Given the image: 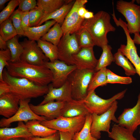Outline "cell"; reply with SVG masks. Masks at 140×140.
<instances>
[{"instance_id":"obj_1","label":"cell","mask_w":140,"mask_h":140,"mask_svg":"<svg viewBox=\"0 0 140 140\" xmlns=\"http://www.w3.org/2000/svg\"><path fill=\"white\" fill-rule=\"evenodd\" d=\"M6 69L12 76L26 79L40 86H47L53 79L52 73L45 66L31 64L21 61L9 62Z\"/></svg>"},{"instance_id":"obj_2","label":"cell","mask_w":140,"mask_h":140,"mask_svg":"<svg viewBox=\"0 0 140 140\" xmlns=\"http://www.w3.org/2000/svg\"><path fill=\"white\" fill-rule=\"evenodd\" d=\"M111 17L108 12L103 11H98L90 19H85L82 26L85 28L91 35L95 46L102 48L108 44V33L114 32L115 27L110 23Z\"/></svg>"},{"instance_id":"obj_3","label":"cell","mask_w":140,"mask_h":140,"mask_svg":"<svg viewBox=\"0 0 140 140\" xmlns=\"http://www.w3.org/2000/svg\"><path fill=\"white\" fill-rule=\"evenodd\" d=\"M2 77L9 85L10 92L20 100L37 98L47 94L48 91V86L38 85L26 79L12 76L6 68L3 70Z\"/></svg>"},{"instance_id":"obj_4","label":"cell","mask_w":140,"mask_h":140,"mask_svg":"<svg viewBox=\"0 0 140 140\" xmlns=\"http://www.w3.org/2000/svg\"><path fill=\"white\" fill-rule=\"evenodd\" d=\"M95 70L76 69L69 75L67 81L71 87L72 99L83 101L88 93V88Z\"/></svg>"},{"instance_id":"obj_5","label":"cell","mask_w":140,"mask_h":140,"mask_svg":"<svg viewBox=\"0 0 140 140\" xmlns=\"http://www.w3.org/2000/svg\"><path fill=\"white\" fill-rule=\"evenodd\" d=\"M86 116L74 117L60 116L51 120L41 121L42 125L59 131L74 134L80 131L85 123Z\"/></svg>"},{"instance_id":"obj_6","label":"cell","mask_w":140,"mask_h":140,"mask_svg":"<svg viewBox=\"0 0 140 140\" xmlns=\"http://www.w3.org/2000/svg\"><path fill=\"white\" fill-rule=\"evenodd\" d=\"M117 10L125 17L127 27L130 34L140 32V6L133 1L128 2L122 0L117 2Z\"/></svg>"},{"instance_id":"obj_7","label":"cell","mask_w":140,"mask_h":140,"mask_svg":"<svg viewBox=\"0 0 140 140\" xmlns=\"http://www.w3.org/2000/svg\"><path fill=\"white\" fill-rule=\"evenodd\" d=\"M127 89L115 94L109 99H103L97 95L93 90L88 92V94L83 101L89 113L100 115L108 110L113 102L117 100H120L124 96Z\"/></svg>"},{"instance_id":"obj_8","label":"cell","mask_w":140,"mask_h":140,"mask_svg":"<svg viewBox=\"0 0 140 140\" xmlns=\"http://www.w3.org/2000/svg\"><path fill=\"white\" fill-rule=\"evenodd\" d=\"M117 103V100L114 101L110 108L101 115L92 114L91 132L93 137L98 139L101 137V131L109 133L110 132L109 129L111 121L118 124L117 119L115 116L118 107Z\"/></svg>"},{"instance_id":"obj_9","label":"cell","mask_w":140,"mask_h":140,"mask_svg":"<svg viewBox=\"0 0 140 140\" xmlns=\"http://www.w3.org/2000/svg\"><path fill=\"white\" fill-rule=\"evenodd\" d=\"M57 47L58 59L68 65H74L72 55L80 49L75 33L63 34Z\"/></svg>"},{"instance_id":"obj_10","label":"cell","mask_w":140,"mask_h":140,"mask_svg":"<svg viewBox=\"0 0 140 140\" xmlns=\"http://www.w3.org/2000/svg\"><path fill=\"white\" fill-rule=\"evenodd\" d=\"M23 50L20 57V60L31 64L44 66L49 59L38 46L37 43L27 38L20 42Z\"/></svg>"},{"instance_id":"obj_11","label":"cell","mask_w":140,"mask_h":140,"mask_svg":"<svg viewBox=\"0 0 140 140\" xmlns=\"http://www.w3.org/2000/svg\"><path fill=\"white\" fill-rule=\"evenodd\" d=\"M30 99H20L19 101V108L17 112L9 118H1L0 121V127L1 128L7 127L11 123L17 121H24L26 123L33 120L41 121L48 120L45 117L37 115L32 110L29 104Z\"/></svg>"},{"instance_id":"obj_12","label":"cell","mask_w":140,"mask_h":140,"mask_svg":"<svg viewBox=\"0 0 140 140\" xmlns=\"http://www.w3.org/2000/svg\"><path fill=\"white\" fill-rule=\"evenodd\" d=\"M44 66L49 69L52 73L53 79L51 84L55 88L63 85L67 81L69 74L77 68L75 65H69L58 59L47 62Z\"/></svg>"},{"instance_id":"obj_13","label":"cell","mask_w":140,"mask_h":140,"mask_svg":"<svg viewBox=\"0 0 140 140\" xmlns=\"http://www.w3.org/2000/svg\"><path fill=\"white\" fill-rule=\"evenodd\" d=\"M88 1L87 0H76L75 1L61 25L63 34L75 33L81 27L85 19L80 17L78 10L81 7L85 6Z\"/></svg>"},{"instance_id":"obj_14","label":"cell","mask_w":140,"mask_h":140,"mask_svg":"<svg viewBox=\"0 0 140 140\" xmlns=\"http://www.w3.org/2000/svg\"><path fill=\"white\" fill-rule=\"evenodd\" d=\"M117 124L134 133L140 125V93L136 105L125 109L117 118Z\"/></svg>"},{"instance_id":"obj_15","label":"cell","mask_w":140,"mask_h":140,"mask_svg":"<svg viewBox=\"0 0 140 140\" xmlns=\"http://www.w3.org/2000/svg\"><path fill=\"white\" fill-rule=\"evenodd\" d=\"M65 102L51 101L43 105H35L29 104L30 108L36 114L46 117L48 120L61 116Z\"/></svg>"},{"instance_id":"obj_16","label":"cell","mask_w":140,"mask_h":140,"mask_svg":"<svg viewBox=\"0 0 140 140\" xmlns=\"http://www.w3.org/2000/svg\"><path fill=\"white\" fill-rule=\"evenodd\" d=\"M93 47L81 48L78 53L72 55L77 69L95 70L98 60L95 56Z\"/></svg>"},{"instance_id":"obj_17","label":"cell","mask_w":140,"mask_h":140,"mask_svg":"<svg viewBox=\"0 0 140 140\" xmlns=\"http://www.w3.org/2000/svg\"><path fill=\"white\" fill-rule=\"evenodd\" d=\"M48 86V92L39 105L44 104L54 100L65 102L73 100L71 96V85L67 81L62 86L58 88L53 87L51 84Z\"/></svg>"},{"instance_id":"obj_18","label":"cell","mask_w":140,"mask_h":140,"mask_svg":"<svg viewBox=\"0 0 140 140\" xmlns=\"http://www.w3.org/2000/svg\"><path fill=\"white\" fill-rule=\"evenodd\" d=\"M20 100L10 92L0 96V115L7 118L13 116L19 109Z\"/></svg>"},{"instance_id":"obj_19","label":"cell","mask_w":140,"mask_h":140,"mask_svg":"<svg viewBox=\"0 0 140 140\" xmlns=\"http://www.w3.org/2000/svg\"><path fill=\"white\" fill-rule=\"evenodd\" d=\"M17 127L13 128L7 127L0 129V140L11 138H29L33 136L22 121L18 122Z\"/></svg>"},{"instance_id":"obj_20","label":"cell","mask_w":140,"mask_h":140,"mask_svg":"<svg viewBox=\"0 0 140 140\" xmlns=\"http://www.w3.org/2000/svg\"><path fill=\"white\" fill-rule=\"evenodd\" d=\"M90 113L87 109L83 101L73 100L65 102L61 116L65 117H74L80 116H86Z\"/></svg>"},{"instance_id":"obj_21","label":"cell","mask_w":140,"mask_h":140,"mask_svg":"<svg viewBox=\"0 0 140 140\" xmlns=\"http://www.w3.org/2000/svg\"><path fill=\"white\" fill-rule=\"evenodd\" d=\"M119 49L135 67L136 73L140 78V57L138 54L137 48L133 40L128 39L126 45H121Z\"/></svg>"},{"instance_id":"obj_22","label":"cell","mask_w":140,"mask_h":140,"mask_svg":"<svg viewBox=\"0 0 140 140\" xmlns=\"http://www.w3.org/2000/svg\"><path fill=\"white\" fill-rule=\"evenodd\" d=\"M74 2V1L72 0L55 11L45 15L37 26H40L44 23L51 20H54L61 26L66 16L72 8Z\"/></svg>"},{"instance_id":"obj_23","label":"cell","mask_w":140,"mask_h":140,"mask_svg":"<svg viewBox=\"0 0 140 140\" xmlns=\"http://www.w3.org/2000/svg\"><path fill=\"white\" fill-rule=\"evenodd\" d=\"M56 22L51 20L45 22L44 24L38 26L29 27L24 31L23 36L28 39L37 41L45 35Z\"/></svg>"},{"instance_id":"obj_24","label":"cell","mask_w":140,"mask_h":140,"mask_svg":"<svg viewBox=\"0 0 140 140\" xmlns=\"http://www.w3.org/2000/svg\"><path fill=\"white\" fill-rule=\"evenodd\" d=\"M40 122L38 120H33L25 123L29 131L33 136L46 137L53 134L57 131L42 125Z\"/></svg>"},{"instance_id":"obj_25","label":"cell","mask_w":140,"mask_h":140,"mask_svg":"<svg viewBox=\"0 0 140 140\" xmlns=\"http://www.w3.org/2000/svg\"><path fill=\"white\" fill-rule=\"evenodd\" d=\"M133 133L129 130L114 124L111 130L108 133L109 137L114 140H137L134 137Z\"/></svg>"},{"instance_id":"obj_26","label":"cell","mask_w":140,"mask_h":140,"mask_svg":"<svg viewBox=\"0 0 140 140\" xmlns=\"http://www.w3.org/2000/svg\"><path fill=\"white\" fill-rule=\"evenodd\" d=\"M72 0H37V6L43 10L45 15L59 9Z\"/></svg>"},{"instance_id":"obj_27","label":"cell","mask_w":140,"mask_h":140,"mask_svg":"<svg viewBox=\"0 0 140 140\" xmlns=\"http://www.w3.org/2000/svg\"><path fill=\"white\" fill-rule=\"evenodd\" d=\"M92 122V114L89 113L86 116L84 124L78 132L74 134L73 140H98L93 137L91 132V127Z\"/></svg>"},{"instance_id":"obj_28","label":"cell","mask_w":140,"mask_h":140,"mask_svg":"<svg viewBox=\"0 0 140 140\" xmlns=\"http://www.w3.org/2000/svg\"><path fill=\"white\" fill-rule=\"evenodd\" d=\"M114 56L116 64L124 69L126 75L129 76L134 75L136 73L133 65L128 59L122 53L119 48Z\"/></svg>"},{"instance_id":"obj_29","label":"cell","mask_w":140,"mask_h":140,"mask_svg":"<svg viewBox=\"0 0 140 140\" xmlns=\"http://www.w3.org/2000/svg\"><path fill=\"white\" fill-rule=\"evenodd\" d=\"M63 34L61 26L56 22L40 39L50 42L57 46Z\"/></svg>"},{"instance_id":"obj_30","label":"cell","mask_w":140,"mask_h":140,"mask_svg":"<svg viewBox=\"0 0 140 140\" xmlns=\"http://www.w3.org/2000/svg\"><path fill=\"white\" fill-rule=\"evenodd\" d=\"M7 48L10 50L11 58L10 62H14L20 61V57L23 52V47L19 42L16 36L6 41Z\"/></svg>"},{"instance_id":"obj_31","label":"cell","mask_w":140,"mask_h":140,"mask_svg":"<svg viewBox=\"0 0 140 140\" xmlns=\"http://www.w3.org/2000/svg\"><path fill=\"white\" fill-rule=\"evenodd\" d=\"M39 47L50 61L58 59V51L57 46L50 42L39 39L37 41Z\"/></svg>"},{"instance_id":"obj_32","label":"cell","mask_w":140,"mask_h":140,"mask_svg":"<svg viewBox=\"0 0 140 140\" xmlns=\"http://www.w3.org/2000/svg\"><path fill=\"white\" fill-rule=\"evenodd\" d=\"M106 68L96 72L93 74L89 84L88 92L95 89L99 86L106 85L107 83Z\"/></svg>"},{"instance_id":"obj_33","label":"cell","mask_w":140,"mask_h":140,"mask_svg":"<svg viewBox=\"0 0 140 140\" xmlns=\"http://www.w3.org/2000/svg\"><path fill=\"white\" fill-rule=\"evenodd\" d=\"M102 52L98 60L95 68V72L110 65L112 62H115L114 55L111 52L112 48L108 44L104 46L102 48Z\"/></svg>"},{"instance_id":"obj_34","label":"cell","mask_w":140,"mask_h":140,"mask_svg":"<svg viewBox=\"0 0 140 140\" xmlns=\"http://www.w3.org/2000/svg\"><path fill=\"white\" fill-rule=\"evenodd\" d=\"M80 48L94 47L93 40L87 30L82 26L75 33Z\"/></svg>"},{"instance_id":"obj_35","label":"cell","mask_w":140,"mask_h":140,"mask_svg":"<svg viewBox=\"0 0 140 140\" xmlns=\"http://www.w3.org/2000/svg\"><path fill=\"white\" fill-rule=\"evenodd\" d=\"M0 24V36L6 41L17 35V31L10 18Z\"/></svg>"},{"instance_id":"obj_36","label":"cell","mask_w":140,"mask_h":140,"mask_svg":"<svg viewBox=\"0 0 140 140\" xmlns=\"http://www.w3.org/2000/svg\"><path fill=\"white\" fill-rule=\"evenodd\" d=\"M107 83L127 85L130 84L132 82L131 78L117 75L108 69H107Z\"/></svg>"},{"instance_id":"obj_37","label":"cell","mask_w":140,"mask_h":140,"mask_svg":"<svg viewBox=\"0 0 140 140\" xmlns=\"http://www.w3.org/2000/svg\"><path fill=\"white\" fill-rule=\"evenodd\" d=\"M30 27L37 26L45 15L44 12L36 6L29 11Z\"/></svg>"},{"instance_id":"obj_38","label":"cell","mask_w":140,"mask_h":140,"mask_svg":"<svg viewBox=\"0 0 140 140\" xmlns=\"http://www.w3.org/2000/svg\"><path fill=\"white\" fill-rule=\"evenodd\" d=\"M20 0L10 1L6 6L0 13V24L9 18L15 8L19 5Z\"/></svg>"},{"instance_id":"obj_39","label":"cell","mask_w":140,"mask_h":140,"mask_svg":"<svg viewBox=\"0 0 140 140\" xmlns=\"http://www.w3.org/2000/svg\"><path fill=\"white\" fill-rule=\"evenodd\" d=\"M22 12L18 8L14 11L9 18L17 31V35L20 36H23L24 32L22 27L21 17Z\"/></svg>"},{"instance_id":"obj_40","label":"cell","mask_w":140,"mask_h":140,"mask_svg":"<svg viewBox=\"0 0 140 140\" xmlns=\"http://www.w3.org/2000/svg\"><path fill=\"white\" fill-rule=\"evenodd\" d=\"M11 55L10 50L8 48L5 50L0 51V81L3 82L2 73L4 68L8 65L10 61Z\"/></svg>"},{"instance_id":"obj_41","label":"cell","mask_w":140,"mask_h":140,"mask_svg":"<svg viewBox=\"0 0 140 140\" xmlns=\"http://www.w3.org/2000/svg\"><path fill=\"white\" fill-rule=\"evenodd\" d=\"M18 8L23 12L29 11L37 6L36 0H20Z\"/></svg>"},{"instance_id":"obj_42","label":"cell","mask_w":140,"mask_h":140,"mask_svg":"<svg viewBox=\"0 0 140 140\" xmlns=\"http://www.w3.org/2000/svg\"><path fill=\"white\" fill-rule=\"evenodd\" d=\"M22 27L24 31L30 27L29 11L23 12L21 17Z\"/></svg>"},{"instance_id":"obj_43","label":"cell","mask_w":140,"mask_h":140,"mask_svg":"<svg viewBox=\"0 0 140 140\" xmlns=\"http://www.w3.org/2000/svg\"><path fill=\"white\" fill-rule=\"evenodd\" d=\"M29 139L30 140H60V135L59 131H57L53 134L46 137L42 138L33 136Z\"/></svg>"},{"instance_id":"obj_44","label":"cell","mask_w":140,"mask_h":140,"mask_svg":"<svg viewBox=\"0 0 140 140\" xmlns=\"http://www.w3.org/2000/svg\"><path fill=\"white\" fill-rule=\"evenodd\" d=\"M10 93L8 85L4 81L0 82V96Z\"/></svg>"},{"instance_id":"obj_45","label":"cell","mask_w":140,"mask_h":140,"mask_svg":"<svg viewBox=\"0 0 140 140\" xmlns=\"http://www.w3.org/2000/svg\"><path fill=\"white\" fill-rule=\"evenodd\" d=\"M60 135V140H73L74 134L67 132L59 131Z\"/></svg>"},{"instance_id":"obj_46","label":"cell","mask_w":140,"mask_h":140,"mask_svg":"<svg viewBox=\"0 0 140 140\" xmlns=\"http://www.w3.org/2000/svg\"><path fill=\"white\" fill-rule=\"evenodd\" d=\"M88 10L86 9L84 6L80 8L78 11V14L80 17L81 18L84 19V15Z\"/></svg>"},{"instance_id":"obj_47","label":"cell","mask_w":140,"mask_h":140,"mask_svg":"<svg viewBox=\"0 0 140 140\" xmlns=\"http://www.w3.org/2000/svg\"><path fill=\"white\" fill-rule=\"evenodd\" d=\"M0 48L1 50H5L7 48L6 41L0 36Z\"/></svg>"},{"instance_id":"obj_48","label":"cell","mask_w":140,"mask_h":140,"mask_svg":"<svg viewBox=\"0 0 140 140\" xmlns=\"http://www.w3.org/2000/svg\"><path fill=\"white\" fill-rule=\"evenodd\" d=\"M133 39L135 44L140 45V34L139 33H136L134 34Z\"/></svg>"},{"instance_id":"obj_49","label":"cell","mask_w":140,"mask_h":140,"mask_svg":"<svg viewBox=\"0 0 140 140\" xmlns=\"http://www.w3.org/2000/svg\"><path fill=\"white\" fill-rule=\"evenodd\" d=\"M94 16V15L93 12L88 10L85 14L84 18L85 19H89L93 18Z\"/></svg>"},{"instance_id":"obj_50","label":"cell","mask_w":140,"mask_h":140,"mask_svg":"<svg viewBox=\"0 0 140 140\" xmlns=\"http://www.w3.org/2000/svg\"><path fill=\"white\" fill-rule=\"evenodd\" d=\"M9 0H0V10L1 11L4 8L5 4Z\"/></svg>"},{"instance_id":"obj_51","label":"cell","mask_w":140,"mask_h":140,"mask_svg":"<svg viewBox=\"0 0 140 140\" xmlns=\"http://www.w3.org/2000/svg\"><path fill=\"white\" fill-rule=\"evenodd\" d=\"M4 140H30L29 138H11Z\"/></svg>"},{"instance_id":"obj_52","label":"cell","mask_w":140,"mask_h":140,"mask_svg":"<svg viewBox=\"0 0 140 140\" xmlns=\"http://www.w3.org/2000/svg\"><path fill=\"white\" fill-rule=\"evenodd\" d=\"M139 133L140 134V130H139Z\"/></svg>"}]
</instances>
